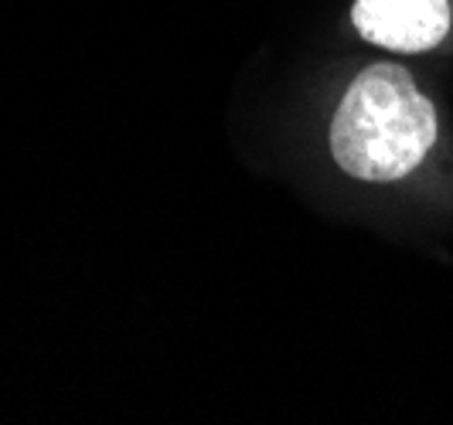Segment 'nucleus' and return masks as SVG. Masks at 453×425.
<instances>
[{
    "label": "nucleus",
    "mask_w": 453,
    "mask_h": 425,
    "mask_svg": "<svg viewBox=\"0 0 453 425\" xmlns=\"http://www.w3.org/2000/svg\"><path fill=\"white\" fill-rule=\"evenodd\" d=\"M436 110L403 65H368L331 119V154L344 174L372 184L406 178L436 143Z\"/></svg>",
    "instance_id": "f257e3e1"
},
{
    "label": "nucleus",
    "mask_w": 453,
    "mask_h": 425,
    "mask_svg": "<svg viewBox=\"0 0 453 425\" xmlns=\"http://www.w3.org/2000/svg\"><path fill=\"white\" fill-rule=\"evenodd\" d=\"M351 24L365 42L388 51H430L450 31L447 0H355Z\"/></svg>",
    "instance_id": "f03ea898"
}]
</instances>
